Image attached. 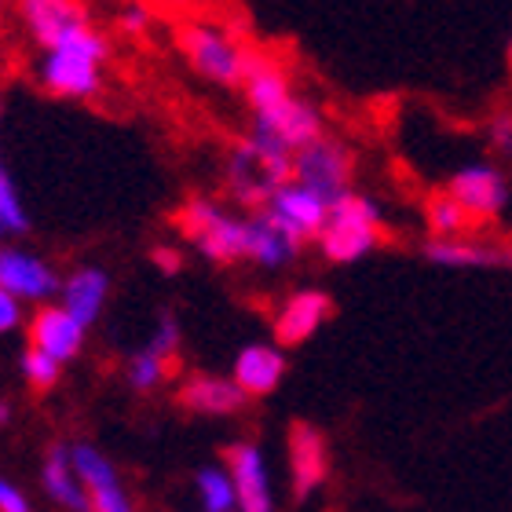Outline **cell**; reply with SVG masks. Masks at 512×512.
<instances>
[{"label":"cell","mask_w":512,"mask_h":512,"mask_svg":"<svg viewBox=\"0 0 512 512\" xmlns=\"http://www.w3.org/2000/svg\"><path fill=\"white\" fill-rule=\"evenodd\" d=\"M487 147H491L498 158L512 161V110H498V114L487 121Z\"/></svg>","instance_id":"f546056e"},{"label":"cell","mask_w":512,"mask_h":512,"mask_svg":"<svg viewBox=\"0 0 512 512\" xmlns=\"http://www.w3.org/2000/svg\"><path fill=\"white\" fill-rule=\"evenodd\" d=\"M154 264H158L165 275H176L183 260H180V253H176V249H154Z\"/></svg>","instance_id":"836d02e7"},{"label":"cell","mask_w":512,"mask_h":512,"mask_svg":"<svg viewBox=\"0 0 512 512\" xmlns=\"http://www.w3.org/2000/svg\"><path fill=\"white\" fill-rule=\"evenodd\" d=\"M384 235V209L363 191H348L344 198H337L322 231L319 253L330 264H359L363 256H370L381 246Z\"/></svg>","instance_id":"3957f363"},{"label":"cell","mask_w":512,"mask_h":512,"mask_svg":"<svg viewBox=\"0 0 512 512\" xmlns=\"http://www.w3.org/2000/svg\"><path fill=\"white\" fill-rule=\"evenodd\" d=\"M63 308L74 315L81 326H92L99 319V311L107 304V293H110V278L99 271V267H77L74 275L63 282Z\"/></svg>","instance_id":"7402d4cb"},{"label":"cell","mask_w":512,"mask_h":512,"mask_svg":"<svg viewBox=\"0 0 512 512\" xmlns=\"http://www.w3.org/2000/svg\"><path fill=\"white\" fill-rule=\"evenodd\" d=\"M249 395L238 388L231 377H216V374H194L183 381L180 388V403L194 414L205 417H227L238 414L246 406Z\"/></svg>","instance_id":"d6986e66"},{"label":"cell","mask_w":512,"mask_h":512,"mask_svg":"<svg viewBox=\"0 0 512 512\" xmlns=\"http://www.w3.org/2000/svg\"><path fill=\"white\" fill-rule=\"evenodd\" d=\"M8 421H11V406L0 399V425H8Z\"/></svg>","instance_id":"e575fe53"},{"label":"cell","mask_w":512,"mask_h":512,"mask_svg":"<svg viewBox=\"0 0 512 512\" xmlns=\"http://www.w3.org/2000/svg\"><path fill=\"white\" fill-rule=\"evenodd\" d=\"M22 15H26V26H30L33 41L41 44L44 52L63 41L77 22H85V11L77 8V4H66V0H30V4L22 8Z\"/></svg>","instance_id":"603a6c76"},{"label":"cell","mask_w":512,"mask_h":512,"mask_svg":"<svg viewBox=\"0 0 512 512\" xmlns=\"http://www.w3.org/2000/svg\"><path fill=\"white\" fill-rule=\"evenodd\" d=\"M165 370H169V359H161V355H154L150 348H143V352L128 363V384H132L136 392H150V388H158V384L165 381Z\"/></svg>","instance_id":"4316f807"},{"label":"cell","mask_w":512,"mask_h":512,"mask_svg":"<svg viewBox=\"0 0 512 512\" xmlns=\"http://www.w3.org/2000/svg\"><path fill=\"white\" fill-rule=\"evenodd\" d=\"M293 150L282 147L278 139H271L267 132H249L227 158V183L231 194L249 209H264L271 202V194L278 187H286L293 180Z\"/></svg>","instance_id":"6da1fadb"},{"label":"cell","mask_w":512,"mask_h":512,"mask_svg":"<svg viewBox=\"0 0 512 512\" xmlns=\"http://www.w3.org/2000/svg\"><path fill=\"white\" fill-rule=\"evenodd\" d=\"M246 227H249L246 260L267 267V271H278V267L293 264L297 253H300V246H304V242L289 235L286 227L278 224L267 209H256L253 216H246Z\"/></svg>","instance_id":"ac0fdd59"},{"label":"cell","mask_w":512,"mask_h":512,"mask_svg":"<svg viewBox=\"0 0 512 512\" xmlns=\"http://www.w3.org/2000/svg\"><path fill=\"white\" fill-rule=\"evenodd\" d=\"M286 377V352L278 344H246L242 352L235 355V370H231V381L249 395V399H260V395H271Z\"/></svg>","instance_id":"e0dca14e"},{"label":"cell","mask_w":512,"mask_h":512,"mask_svg":"<svg viewBox=\"0 0 512 512\" xmlns=\"http://www.w3.org/2000/svg\"><path fill=\"white\" fill-rule=\"evenodd\" d=\"M121 30H125V33H143V30H147V11H143V8H125V11H121Z\"/></svg>","instance_id":"d6a6232c"},{"label":"cell","mask_w":512,"mask_h":512,"mask_svg":"<svg viewBox=\"0 0 512 512\" xmlns=\"http://www.w3.org/2000/svg\"><path fill=\"white\" fill-rule=\"evenodd\" d=\"M264 209L286 227L289 235L300 238V242H308V238H319L322 231H326L333 202H326L322 194H315L311 187H304V183L289 180L286 187H278V191L271 194V202H267Z\"/></svg>","instance_id":"9c48e42d"},{"label":"cell","mask_w":512,"mask_h":512,"mask_svg":"<svg viewBox=\"0 0 512 512\" xmlns=\"http://www.w3.org/2000/svg\"><path fill=\"white\" fill-rule=\"evenodd\" d=\"M19 319H22L19 300L11 297V293H4V289H0V337L15 330V326H19Z\"/></svg>","instance_id":"1f68e13d"},{"label":"cell","mask_w":512,"mask_h":512,"mask_svg":"<svg viewBox=\"0 0 512 512\" xmlns=\"http://www.w3.org/2000/svg\"><path fill=\"white\" fill-rule=\"evenodd\" d=\"M293 180L322 194L326 202H337L348 191H355V150L344 139L322 136L311 147H304L293 158Z\"/></svg>","instance_id":"8992f818"},{"label":"cell","mask_w":512,"mask_h":512,"mask_svg":"<svg viewBox=\"0 0 512 512\" xmlns=\"http://www.w3.org/2000/svg\"><path fill=\"white\" fill-rule=\"evenodd\" d=\"M194 494L202 512H238V491L227 465H205L194 472Z\"/></svg>","instance_id":"cb8c5ba5"},{"label":"cell","mask_w":512,"mask_h":512,"mask_svg":"<svg viewBox=\"0 0 512 512\" xmlns=\"http://www.w3.org/2000/svg\"><path fill=\"white\" fill-rule=\"evenodd\" d=\"M505 59L512 63V37H509V44H505Z\"/></svg>","instance_id":"d590c367"},{"label":"cell","mask_w":512,"mask_h":512,"mask_svg":"<svg viewBox=\"0 0 512 512\" xmlns=\"http://www.w3.org/2000/svg\"><path fill=\"white\" fill-rule=\"evenodd\" d=\"M425 224H428V235L432 238H469V227H472V216L461 209L447 191L432 194L425 202Z\"/></svg>","instance_id":"d4e9b609"},{"label":"cell","mask_w":512,"mask_h":512,"mask_svg":"<svg viewBox=\"0 0 512 512\" xmlns=\"http://www.w3.org/2000/svg\"><path fill=\"white\" fill-rule=\"evenodd\" d=\"M180 48L191 59L194 70L202 77H209V81H216V85H242L249 59H253V52H246L231 33L213 26V22H191V26H183Z\"/></svg>","instance_id":"277c9868"},{"label":"cell","mask_w":512,"mask_h":512,"mask_svg":"<svg viewBox=\"0 0 512 512\" xmlns=\"http://www.w3.org/2000/svg\"><path fill=\"white\" fill-rule=\"evenodd\" d=\"M30 341L37 352L52 355L55 363L63 366L85 348V326H81L63 304H52V308H41L37 315H33Z\"/></svg>","instance_id":"2e32d148"},{"label":"cell","mask_w":512,"mask_h":512,"mask_svg":"<svg viewBox=\"0 0 512 512\" xmlns=\"http://www.w3.org/2000/svg\"><path fill=\"white\" fill-rule=\"evenodd\" d=\"M0 289L11 293L15 300H48L55 297L59 278L41 256L26 253V249L0 246Z\"/></svg>","instance_id":"5bb4252c"},{"label":"cell","mask_w":512,"mask_h":512,"mask_svg":"<svg viewBox=\"0 0 512 512\" xmlns=\"http://www.w3.org/2000/svg\"><path fill=\"white\" fill-rule=\"evenodd\" d=\"M26 227H30V216L19 202V187L8 176V169L0 165V238L26 235Z\"/></svg>","instance_id":"484cf974"},{"label":"cell","mask_w":512,"mask_h":512,"mask_svg":"<svg viewBox=\"0 0 512 512\" xmlns=\"http://www.w3.org/2000/svg\"><path fill=\"white\" fill-rule=\"evenodd\" d=\"M147 348L154 355H161V359H172V355H176V348H180V322H176V315H169V311L161 315Z\"/></svg>","instance_id":"f1b7e54d"},{"label":"cell","mask_w":512,"mask_h":512,"mask_svg":"<svg viewBox=\"0 0 512 512\" xmlns=\"http://www.w3.org/2000/svg\"><path fill=\"white\" fill-rule=\"evenodd\" d=\"M59 370H63V366L55 363L52 355L37 352V348L22 352V377H26L33 388H52V384L59 381Z\"/></svg>","instance_id":"83f0119b"},{"label":"cell","mask_w":512,"mask_h":512,"mask_svg":"<svg viewBox=\"0 0 512 512\" xmlns=\"http://www.w3.org/2000/svg\"><path fill=\"white\" fill-rule=\"evenodd\" d=\"M253 128L256 132H267L271 139H278L282 147H289L293 154H300L304 147H311L315 139H322V114L319 107L311 103V99H286L282 107L267 110L260 118H253Z\"/></svg>","instance_id":"4fadbf2b"},{"label":"cell","mask_w":512,"mask_h":512,"mask_svg":"<svg viewBox=\"0 0 512 512\" xmlns=\"http://www.w3.org/2000/svg\"><path fill=\"white\" fill-rule=\"evenodd\" d=\"M443 191L472 216V224L476 220L494 224L509 209V176L494 161H469V165L454 169Z\"/></svg>","instance_id":"52a82bcc"},{"label":"cell","mask_w":512,"mask_h":512,"mask_svg":"<svg viewBox=\"0 0 512 512\" xmlns=\"http://www.w3.org/2000/svg\"><path fill=\"white\" fill-rule=\"evenodd\" d=\"M227 472L235 480L238 491V512H275V487L267 472L264 450L242 439L227 447Z\"/></svg>","instance_id":"30bf717a"},{"label":"cell","mask_w":512,"mask_h":512,"mask_svg":"<svg viewBox=\"0 0 512 512\" xmlns=\"http://www.w3.org/2000/svg\"><path fill=\"white\" fill-rule=\"evenodd\" d=\"M333 300L322 289H297L282 300L275 311V344L278 348H293V344L311 341L315 333L330 322Z\"/></svg>","instance_id":"8fae6325"},{"label":"cell","mask_w":512,"mask_h":512,"mask_svg":"<svg viewBox=\"0 0 512 512\" xmlns=\"http://www.w3.org/2000/svg\"><path fill=\"white\" fill-rule=\"evenodd\" d=\"M242 85H246V99H249V107H253V118H260V114L282 107L286 99L297 96L293 85H289L286 70H282L275 59H267V55H253V59H249V70Z\"/></svg>","instance_id":"44dd1931"},{"label":"cell","mask_w":512,"mask_h":512,"mask_svg":"<svg viewBox=\"0 0 512 512\" xmlns=\"http://www.w3.org/2000/svg\"><path fill=\"white\" fill-rule=\"evenodd\" d=\"M44 491L59 509L66 512H92V494L85 491V483L77 476L74 458H70V447H52L48 458H44Z\"/></svg>","instance_id":"ffe728a7"},{"label":"cell","mask_w":512,"mask_h":512,"mask_svg":"<svg viewBox=\"0 0 512 512\" xmlns=\"http://www.w3.org/2000/svg\"><path fill=\"white\" fill-rule=\"evenodd\" d=\"M180 227H183V235L198 246V253L216 260V264H231V260H242V256H246V242H249L246 220L224 213V209L216 202H209V198H191V202L183 205Z\"/></svg>","instance_id":"5b68a950"},{"label":"cell","mask_w":512,"mask_h":512,"mask_svg":"<svg viewBox=\"0 0 512 512\" xmlns=\"http://www.w3.org/2000/svg\"><path fill=\"white\" fill-rule=\"evenodd\" d=\"M289 476H293V498L304 502L319 491L326 476H330V450H326V439H322L319 428L297 425L289 428Z\"/></svg>","instance_id":"7c38bea8"},{"label":"cell","mask_w":512,"mask_h":512,"mask_svg":"<svg viewBox=\"0 0 512 512\" xmlns=\"http://www.w3.org/2000/svg\"><path fill=\"white\" fill-rule=\"evenodd\" d=\"M0 512H33L30 502H26V494L11 480H0Z\"/></svg>","instance_id":"4dcf8cb0"},{"label":"cell","mask_w":512,"mask_h":512,"mask_svg":"<svg viewBox=\"0 0 512 512\" xmlns=\"http://www.w3.org/2000/svg\"><path fill=\"white\" fill-rule=\"evenodd\" d=\"M70 458H74V469L85 483V491L92 494V512H136L118 480V469L96 447L77 443V447H70Z\"/></svg>","instance_id":"9a60e30c"},{"label":"cell","mask_w":512,"mask_h":512,"mask_svg":"<svg viewBox=\"0 0 512 512\" xmlns=\"http://www.w3.org/2000/svg\"><path fill=\"white\" fill-rule=\"evenodd\" d=\"M103 59H107V41L85 19L77 22L55 48L44 52L41 81L55 96H96L99 81H103Z\"/></svg>","instance_id":"7a4b0ae2"},{"label":"cell","mask_w":512,"mask_h":512,"mask_svg":"<svg viewBox=\"0 0 512 512\" xmlns=\"http://www.w3.org/2000/svg\"><path fill=\"white\" fill-rule=\"evenodd\" d=\"M428 264L447 271H512V242H491V238H428L421 246Z\"/></svg>","instance_id":"ba28073f"}]
</instances>
